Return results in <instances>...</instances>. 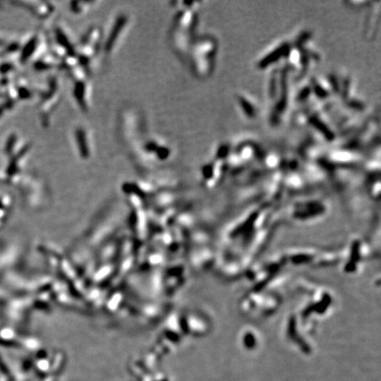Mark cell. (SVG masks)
Wrapping results in <instances>:
<instances>
[{
	"label": "cell",
	"mask_w": 381,
	"mask_h": 381,
	"mask_svg": "<svg viewBox=\"0 0 381 381\" xmlns=\"http://www.w3.org/2000/svg\"><path fill=\"white\" fill-rule=\"evenodd\" d=\"M17 5H21L23 8L30 11L34 15L39 18H44L49 15L52 11L51 4L47 2H17Z\"/></svg>",
	"instance_id": "cell-3"
},
{
	"label": "cell",
	"mask_w": 381,
	"mask_h": 381,
	"mask_svg": "<svg viewBox=\"0 0 381 381\" xmlns=\"http://www.w3.org/2000/svg\"><path fill=\"white\" fill-rule=\"evenodd\" d=\"M75 139L81 156L83 159H88L90 156V149H89L88 137H87L85 131L81 128L76 130Z\"/></svg>",
	"instance_id": "cell-5"
},
{
	"label": "cell",
	"mask_w": 381,
	"mask_h": 381,
	"mask_svg": "<svg viewBox=\"0 0 381 381\" xmlns=\"http://www.w3.org/2000/svg\"><path fill=\"white\" fill-rule=\"evenodd\" d=\"M57 59L56 57H52V56H43V57H38L35 59V62L33 66H34V69L36 71H45V70L51 69L55 65H56Z\"/></svg>",
	"instance_id": "cell-6"
},
{
	"label": "cell",
	"mask_w": 381,
	"mask_h": 381,
	"mask_svg": "<svg viewBox=\"0 0 381 381\" xmlns=\"http://www.w3.org/2000/svg\"><path fill=\"white\" fill-rule=\"evenodd\" d=\"M16 102L7 97L0 99V120L15 107Z\"/></svg>",
	"instance_id": "cell-7"
},
{
	"label": "cell",
	"mask_w": 381,
	"mask_h": 381,
	"mask_svg": "<svg viewBox=\"0 0 381 381\" xmlns=\"http://www.w3.org/2000/svg\"><path fill=\"white\" fill-rule=\"evenodd\" d=\"M127 22H128V19L125 15H120L116 19V22L114 23L113 27L111 29V31L110 32V35L108 36L107 41L105 43V47H104L105 52H107V53L112 52L114 46L117 44L120 35L123 33Z\"/></svg>",
	"instance_id": "cell-2"
},
{
	"label": "cell",
	"mask_w": 381,
	"mask_h": 381,
	"mask_svg": "<svg viewBox=\"0 0 381 381\" xmlns=\"http://www.w3.org/2000/svg\"><path fill=\"white\" fill-rule=\"evenodd\" d=\"M74 79H75L74 96L77 100V103L79 104V107L82 108V110H87L88 103H87V82H86L85 77Z\"/></svg>",
	"instance_id": "cell-4"
},
{
	"label": "cell",
	"mask_w": 381,
	"mask_h": 381,
	"mask_svg": "<svg viewBox=\"0 0 381 381\" xmlns=\"http://www.w3.org/2000/svg\"><path fill=\"white\" fill-rule=\"evenodd\" d=\"M217 44L213 38H202L193 47V70L199 77L211 74L214 66Z\"/></svg>",
	"instance_id": "cell-1"
}]
</instances>
